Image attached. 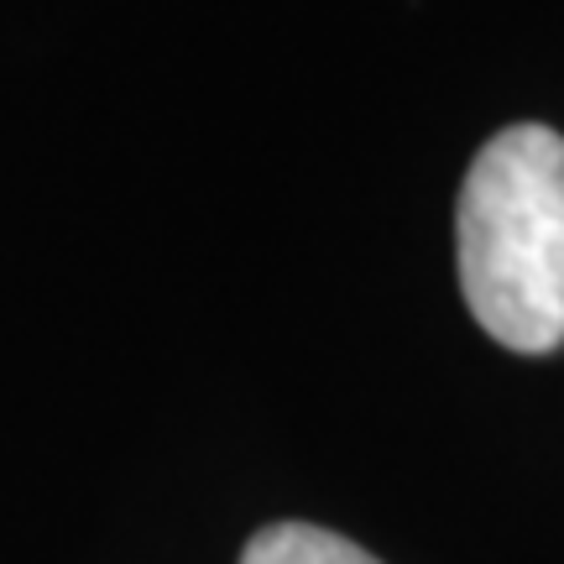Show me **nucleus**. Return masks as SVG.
<instances>
[{"mask_svg": "<svg viewBox=\"0 0 564 564\" xmlns=\"http://www.w3.org/2000/svg\"><path fill=\"white\" fill-rule=\"evenodd\" d=\"M470 319L507 350L564 345V137L523 121L486 141L455 209Z\"/></svg>", "mask_w": 564, "mask_h": 564, "instance_id": "1", "label": "nucleus"}, {"mask_svg": "<svg viewBox=\"0 0 564 564\" xmlns=\"http://www.w3.org/2000/svg\"><path fill=\"white\" fill-rule=\"evenodd\" d=\"M241 564H382V560L319 523H272L246 544Z\"/></svg>", "mask_w": 564, "mask_h": 564, "instance_id": "2", "label": "nucleus"}]
</instances>
